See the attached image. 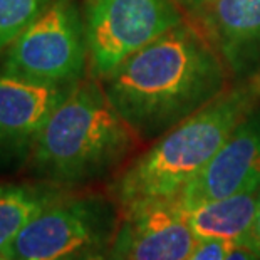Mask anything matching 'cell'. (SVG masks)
I'll list each match as a JSON object with an SVG mask.
<instances>
[{
    "label": "cell",
    "instance_id": "cell-1",
    "mask_svg": "<svg viewBox=\"0 0 260 260\" xmlns=\"http://www.w3.org/2000/svg\"><path fill=\"white\" fill-rule=\"evenodd\" d=\"M230 71L195 25L181 22L99 79L136 135L154 141L229 89Z\"/></svg>",
    "mask_w": 260,
    "mask_h": 260
},
{
    "label": "cell",
    "instance_id": "cell-2",
    "mask_svg": "<svg viewBox=\"0 0 260 260\" xmlns=\"http://www.w3.org/2000/svg\"><path fill=\"white\" fill-rule=\"evenodd\" d=\"M141 143L99 79H81L39 133L27 168L46 185L79 188L119 173Z\"/></svg>",
    "mask_w": 260,
    "mask_h": 260
},
{
    "label": "cell",
    "instance_id": "cell-3",
    "mask_svg": "<svg viewBox=\"0 0 260 260\" xmlns=\"http://www.w3.org/2000/svg\"><path fill=\"white\" fill-rule=\"evenodd\" d=\"M258 101L260 81L255 76L248 77L154 140L146 151L126 163L109 185L108 195L119 213L176 200Z\"/></svg>",
    "mask_w": 260,
    "mask_h": 260
},
{
    "label": "cell",
    "instance_id": "cell-4",
    "mask_svg": "<svg viewBox=\"0 0 260 260\" xmlns=\"http://www.w3.org/2000/svg\"><path fill=\"white\" fill-rule=\"evenodd\" d=\"M119 208L109 195L62 191L12 240L10 260H79L109 248L119 226Z\"/></svg>",
    "mask_w": 260,
    "mask_h": 260
},
{
    "label": "cell",
    "instance_id": "cell-5",
    "mask_svg": "<svg viewBox=\"0 0 260 260\" xmlns=\"http://www.w3.org/2000/svg\"><path fill=\"white\" fill-rule=\"evenodd\" d=\"M82 20L89 69L101 79L185 17L176 0H86Z\"/></svg>",
    "mask_w": 260,
    "mask_h": 260
},
{
    "label": "cell",
    "instance_id": "cell-6",
    "mask_svg": "<svg viewBox=\"0 0 260 260\" xmlns=\"http://www.w3.org/2000/svg\"><path fill=\"white\" fill-rule=\"evenodd\" d=\"M87 62L84 20L74 0H52L5 49L2 71L25 79L71 84Z\"/></svg>",
    "mask_w": 260,
    "mask_h": 260
},
{
    "label": "cell",
    "instance_id": "cell-7",
    "mask_svg": "<svg viewBox=\"0 0 260 260\" xmlns=\"http://www.w3.org/2000/svg\"><path fill=\"white\" fill-rule=\"evenodd\" d=\"M0 71V168L27 165L39 133L74 87Z\"/></svg>",
    "mask_w": 260,
    "mask_h": 260
},
{
    "label": "cell",
    "instance_id": "cell-8",
    "mask_svg": "<svg viewBox=\"0 0 260 260\" xmlns=\"http://www.w3.org/2000/svg\"><path fill=\"white\" fill-rule=\"evenodd\" d=\"M260 185V106L253 108L176 198L183 212Z\"/></svg>",
    "mask_w": 260,
    "mask_h": 260
},
{
    "label": "cell",
    "instance_id": "cell-9",
    "mask_svg": "<svg viewBox=\"0 0 260 260\" xmlns=\"http://www.w3.org/2000/svg\"><path fill=\"white\" fill-rule=\"evenodd\" d=\"M119 215L111 243L116 260H186L200 242L176 200L148 203Z\"/></svg>",
    "mask_w": 260,
    "mask_h": 260
},
{
    "label": "cell",
    "instance_id": "cell-10",
    "mask_svg": "<svg viewBox=\"0 0 260 260\" xmlns=\"http://www.w3.org/2000/svg\"><path fill=\"white\" fill-rule=\"evenodd\" d=\"M190 22L215 47L230 74L260 71V0H208Z\"/></svg>",
    "mask_w": 260,
    "mask_h": 260
},
{
    "label": "cell",
    "instance_id": "cell-11",
    "mask_svg": "<svg viewBox=\"0 0 260 260\" xmlns=\"http://www.w3.org/2000/svg\"><path fill=\"white\" fill-rule=\"evenodd\" d=\"M258 198L260 185L202 203L185 212V217L198 240L217 239L242 245L252 229Z\"/></svg>",
    "mask_w": 260,
    "mask_h": 260
},
{
    "label": "cell",
    "instance_id": "cell-12",
    "mask_svg": "<svg viewBox=\"0 0 260 260\" xmlns=\"http://www.w3.org/2000/svg\"><path fill=\"white\" fill-rule=\"evenodd\" d=\"M62 193L51 185L0 183V253H4L19 232Z\"/></svg>",
    "mask_w": 260,
    "mask_h": 260
},
{
    "label": "cell",
    "instance_id": "cell-13",
    "mask_svg": "<svg viewBox=\"0 0 260 260\" xmlns=\"http://www.w3.org/2000/svg\"><path fill=\"white\" fill-rule=\"evenodd\" d=\"M52 0H0V51L7 49Z\"/></svg>",
    "mask_w": 260,
    "mask_h": 260
},
{
    "label": "cell",
    "instance_id": "cell-14",
    "mask_svg": "<svg viewBox=\"0 0 260 260\" xmlns=\"http://www.w3.org/2000/svg\"><path fill=\"white\" fill-rule=\"evenodd\" d=\"M235 243L226 240H200L186 260H225Z\"/></svg>",
    "mask_w": 260,
    "mask_h": 260
},
{
    "label": "cell",
    "instance_id": "cell-15",
    "mask_svg": "<svg viewBox=\"0 0 260 260\" xmlns=\"http://www.w3.org/2000/svg\"><path fill=\"white\" fill-rule=\"evenodd\" d=\"M242 245L248 247L252 252H255L257 255H260V198L257 203V212H255V218H253L252 229L248 232L247 239L243 240Z\"/></svg>",
    "mask_w": 260,
    "mask_h": 260
},
{
    "label": "cell",
    "instance_id": "cell-16",
    "mask_svg": "<svg viewBox=\"0 0 260 260\" xmlns=\"http://www.w3.org/2000/svg\"><path fill=\"white\" fill-rule=\"evenodd\" d=\"M225 260H260V255L245 245H234Z\"/></svg>",
    "mask_w": 260,
    "mask_h": 260
},
{
    "label": "cell",
    "instance_id": "cell-17",
    "mask_svg": "<svg viewBox=\"0 0 260 260\" xmlns=\"http://www.w3.org/2000/svg\"><path fill=\"white\" fill-rule=\"evenodd\" d=\"M180 4V7L183 9V12H186L188 15L195 14L198 9H202L208 0H176Z\"/></svg>",
    "mask_w": 260,
    "mask_h": 260
},
{
    "label": "cell",
    "instance_id": "cell-18",
    "mask_svg": "<svg viewBox=\"0 0 260 260\" xmlns=\"http://www.w3.org/2000/svg\"><path fill=\"white\" fill-rule=\"evenodd\" d=\"M79 260H116V258L111 252V247H109V248H101V250L87 253V255H84Z\"/></svg>",
    "mask_w": 260,
    "mask_h": 260
},
{
    "label": "cell",
    "instance_id": "cell-19",
    "mask_svg": "<svg viewBox=\"0 0 260 260\" xmlns=\"http://www.w3.org/2000/svg\"><path fill=\"white\" fill-rule=\"evenodd\" d=\"M0 260H10V258H9V257H5L4 253H0Z\"/></svg>",
    "mask_w": 260,
    "mask_h": 260
},
{
    "label": "cell",
    "instance_id": "cell-20",
    "mask_svg": "<svg viewBox=\"0 0 260 260\" xmlns=\"http://www.w3.org/2000/svg\"><path fill=\"white\" fill-rule=\"evenodd\" d=\"M252 77H253V76H252ZM255 77H257V79H258V81H260V71H258V73H257V74H255Z\"/></svg>",
    "mask_w": 260,
    "mask_h": 260
}]
</instances>
